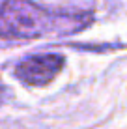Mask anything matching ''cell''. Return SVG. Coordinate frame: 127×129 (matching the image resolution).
<instances>
[{
  "label": "cell",
  "instance_id": "cell-2",
  "mask_svg": "<svg viewBox=\"0 0 127 129\" xmlns=\"http://www.w3.org/2000/svg\"><path fill=\"white\" fill-rule=\"evenodd\" d=\"M64 56L60 54H34L15 68V75L28 86H45L62 71Z\"/></svg>",
  "mask_w": 127,
  "mask_h": 129
},
{
  "label": "cell",
  "instance_id": "cell-1",
  "mask_svg": "<svg viewBox=\"0 0 127 129\" xmlns=\"http://www.w3.org/2000/svg\"><path fill=\"white\" fill-rule=\"evenodd\" d=\"M90 13L49 11L30 0H4L0 4V38L32 39L47 34H69L88 26Z\"/></svg>",
  "mask_w": 127,
  "mask_h": 129
},
{
  "label": "cell",
  "instance_id": "cell-3",
  "mask_svg": "<svg viewBox=\"0 0 127 129\" xmlns=\"http://www.w3.org/2000/svg\"><path fill=\"white\" fill-rule=\"evenodd\" d=\"M2 95H4V88H2V84H0V101H2Z\"/></svg>",
  "mask_w": 127,
  "mask_h": 129
}]
</instances>
